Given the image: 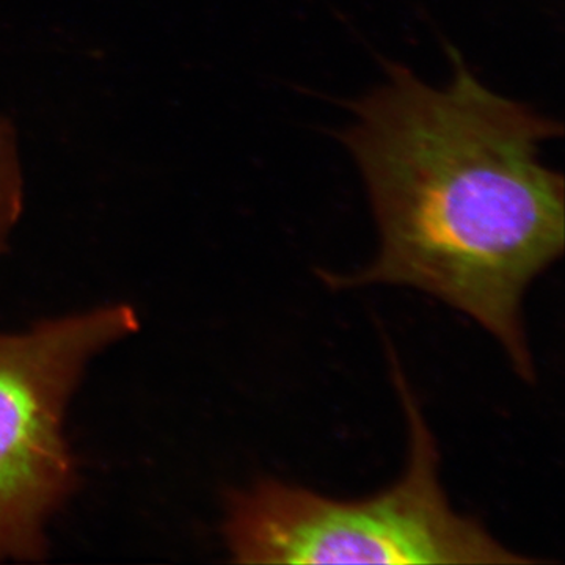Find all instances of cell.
<instances>
[{
  "label": "cell",
  "instance_id": "1",
  "mask_svg": "<svg viewBox=\"0 0 565 565\" xmlns=\"http://www.w3.org/2000/svg\"><path fill=\"white\" fill-rule=\"evenodd\" d=\"M441 88L399 63L352 104L343 141L362 173L381 237L352 275L319 273L330 288L408 286L475 319L534 384L523 296L564 253L563 174L541 161L561 122L489 90L448 47Z\"/></svg>",
  "mask_w": 565,
  "mask_h": 565
},
{
  "label": "cell",
  "instance_id": "2",
  "mask_svg": "<svg viewBox=\"0 0 565 565\" xmlns=\"http://www.w3.org/2000/svg\"><path fill=\"white\" fill-rule=\"evenodd\" d=\"M393 381L407 414L411 457L396 484L363 500H333L263 479L230 493L226 546L237 564H539L452 509L440 452L393 349Z\"/></svg>",
  "mask_w": 565,
  "mask_h": 565
},
{
  "label": "cell",
  "instance_id": "3",
  "mask_svg": "<svg viewBox=\"0 0 565 565\" xmlns=\"http://www.w3.org/2000/svg\"><path fill=\"white\" fill-rule=\"evenodd\" d=\"M139 326L132 307L109 303L0 333V561L46 555L47 522L76 489L71 396L87 364Z\"/></svg>",
  "mask_w": 565,
  "mask_h": 565
},
{
  "label": "cell",
  "instance_id": "4",
  "mask_svg": "<svg viewBox=\"0 0 565 565\" xmlns=\"http://www.w3.org/2000/svg\"><path fill=\"white\" fill-rule=\"evenodd\" d=\"M10 128L0 120V253L21 214L22 189L20 167Z\"/></svg>",
  "mask_w": 565,
  "mask_h": 565
}]
</instances>
